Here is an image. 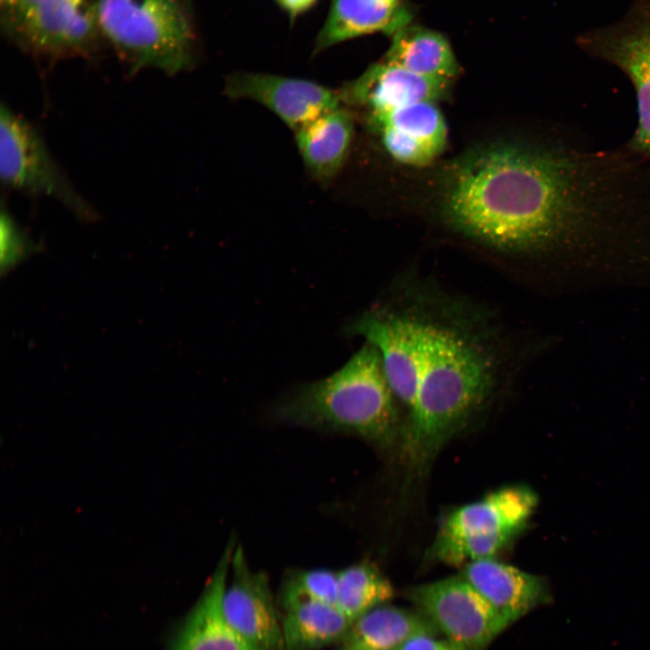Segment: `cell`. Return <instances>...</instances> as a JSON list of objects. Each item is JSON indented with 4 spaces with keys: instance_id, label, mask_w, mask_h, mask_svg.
Returning <instances> with one entry per match:
<instances>
[{
    "instance_id": "4",
    "label": "cell",
    "mask_w": 650,
    "mask_h": 650,
    "mask_svg": "<svg viewBox=\"0 0 650 650\" xmlns=\"http://www.w3.org/2000/svg\"><path fill=\"white\" fill-rule=\"evenodd\" d=\"M101 37L130 72L156 69L175 75L195 63L191 0H97Z\"/></svg>"
},
{
    "instance_id": "8",
    "label": "cell",
    "mask_w": 650,
    "mask_h": 650,
    "mask_svg": "<svg viewBox=\"0 0 650 650\" xmlns=\"http://www.w3.org/2000/svg\"><path fill=\"white\" fill-rule=\"evenodd\" d=\"M587 53L618 67L630 79L637 104V125L627 145L650 163V0H636L619 23L578 39Z\"/></svg>"
},
{
    "instance_id": "6",
    "label": "cell",
    "mask_w": 650,
    "mask_h": 650,
    "mask_svg": "<svg viewBox=\"0 0 650 650\" xmlns=\"http://www.w3.org/2000/svg\"><path fill=\"white\" fill-rule=\"evenodd\" d=\"M97 0H0L1 24L22 49L49 58L87 56L101 40Z\"/></svg>"
},
{
    "instance_id": "21",
    "label": "cell",
    "mask_w": 650,
    "mask_h": 650,
    "mask_svg": "<svg viewBox=\"0 0 650 650\" xmlns=\"http://www.w3.org/2000/svg\"><path fill=\"white\" fill-rule=\"evenodd\" d=\"M393 596L391 582L373 563L359 562L338 571L337 608L351 621Z\"/></svg>"
},
{
    "instance_id": "12",
    "label": "cell",
    "mask_w": 650,
    "mask_h": 650,
    "mask_svg": "<svg viewBox=\"0 0 650 650\" xmlns=\"http://www.w3.org/2000/svg\"><path fill=\"white\" fill-rule=\"evenodd\" d=\"M367 123L388 154L406 165L430 164L447 144L446 122L435 102L413 103L368 116Z\"/></svg>"
},
{
    "instance_id": "11",
    "label": "cell",
    "mask_w": 650,
    "mask_h": 650,
    "mask_svg": "<svg viewBox=\"0 0 650 650\" xmlns=\"http://www.w3.org/2000/svg\"><path fill=\"white\" fill-rule=\"evenodd\" d=\"M232 581L225 590L222 608L228 624L261 650H284L280 610L268 578L253 571L239 546L231 560Z\"/></svg>"
},
{
    "instance_id": "14",
    "label": "cell",
    "mask_w": 650,
    "mask_h": 650,
    "mask_svg": "<svg viewBox=\"0 0 650 650\" xmlns=\"http://www.w3.org/2000/svg\"><path fill=\"white\" fill-rule=\"evenodd\" d=\"M451 82L430 79L382 60L338 91L342 104L364 108L367 116L418 102L447 98Z\"/></svg>"
},
{
    "instance_id": "20",
    "label": "cell",
    "mask_w": 650,
    "mask_h": 650,
    "mask_svg": "<svg viewBox=\"0 0 650 650\" xmlns=\"http://www.w3.org/2000/svg\"><path fill=\"white\" fill-rule=\"evenodd\" d=\"M437 631L419 611L379 605L353 620L340 643L349 650H397L415 636Z\"/></svg>"
},
{
    "instance_id": "25",
    "label": "cell",
    "mask_w": 650,
    "mask_h": 650,
    "mask_svg": "<svg viewBox=\"0 0 650 650\" xmlns=\"http://www.w3.org/2000/svg\"><path fill=\"white\" fill-rule=\"evenodd\" d=\"M292 20L311 9L318 0H275Z\"/></svg>"
},
{
    "instance_id": "18",
    "label": "cell",
    "mask_w": 650,
    "mask_h": 650,
    "mask_svg": "<svg viewBox=\"0 0 650 650\" xmlns=\"http://www.w3.org/2000/svg\"><path fill=\"white\" fill-rule=\"evenodd\" d=\"M353 132L352 115L342 104L294 132L297 148L311 177L327 183L337 176L349 153Z\"/></svg>"
},
{
    "instance_id": "19",
    "label": "cell",
    "mask_w": 650,
    "mask_h": 650,
    "mask_svg": "<svg viewBox=\"0 0 650 650\" xmlns=\"http://www.w3.org/2000/svg\"><path fill=\"white\" fill-rule=\"evenodd\" d=\"M384 60L422 77L453 82L460 67L441 33L417 25H406L392 35Z\"/></svg>"
},
{
    "instance_id": "3",
    "label": "cell",
    "mask_w": 650,
    "mask_h": 650,
    "mask_svg": "<svg viewBox=\"0 0 650 650\" xmlns=\"http://www.w3.org/2000/svg\"><path fill=\"white\" fill-rule=\"evenodd\" d=\"M397 404L378 349L366 341L337 372L298 386L275 413L288 422L351 432L387 450L402 439Z\"/></svg>"
},
{
    "instance_id": "16",
    "label": "cell",
    "mask_w": 650,
    "mask_h": 650,
    "mask_svg": "<svg viewBox=\"0 0 650 650\" xmlns=\"http://www.w3.org/2000/svg\"><path fill=\"white\" fill-rule=\"evenodd\" d=\"M278 607L284 650H320L341 642L352 621L337 607L283 583Z\"/></svg>"
},
{
    "instance_id": "13",
    "label": "cell",
    "mask_w": 650,
    "mask_h": 650,
    "mask_svg": "<svg viewBox=\"0 0 650 650\" xmlns=\"http://www.w3.org/2000/svg\"><path fill=\"white\" fill-rule=\"evenodd\" d=\"M234 544L231 539L201 596L172 631L166 650H261L240 636L223 613Z\"/></svg>"
},
{
    "instance_id": "5",
    "label": "cell",
    "mask_w": 650,
    "mask_h": 650,
    "mask_svg": "<svg viewBox=\"0 0 650 650\" xmlns=\"http://www.w3.org/2000/svg\"><path fill=\"white\" fill-rule=\"evenodd\" d=\"M537 506L526 486H508L454 509L442 522L430 550L450 565L494 558L526 527Z\"/></svg>"
},
{
    "instance_id": "24",
    "label": "cell",
    "mask_w": 650,
    "mask_h": 650,
    "mask_svg": "<svg viewBox=\"0 0 650 650\" xmlns=\"http://www.w3.org/2000/svg\"><path fill=\"white\" fill-rule=\"evenodd\" d=\"M435 636L431 634L415 636L397 650H465L448 639H438Z\"/></svg>"
},
{
    "instance_id": "10",
    "label": "cell",
    "mask_w": 650,
    "mask_h": 650,
    "mask_svg": "<svg viewBox=\"0 0 650 650\" xmlns=\"http://www.w3.org/2000/svg\"><path fill=\"white\" fill-rule=\"evenodd\" d=\"M224 94L263 105L293 132L342 104L338 91L319 83L266 73H232L225 80Z\"/></svg>"
},
{
    "instance_id": "2",
    "label": "cell",
    "mask_w": 650,
    "mask_h": 650,
    "mask_svg": "<svg viewBox=\"0 0 650 650\" xmlns=\"http://www.w3.org/2000/svg\"><path fill=\"white\" fill-rule=\"evenodd\" d=\"M354 320L347 332L379 351L386 377L407 412L402 450L422 477L442 446L498 390L505 352L500 332L474 305L409 281Z\"/></svg>"
},
{
    "instance_id": "7",
    "label": "cell",
    "mask_w": 650,
    "mask_h": 650,
    "mask_svg": "<svg viewBox=\"0 0 650 650\" xmlns=\"http://www.w3.org/2000/svg\"><path fill=\"white\" fill-rule=\"evenodd\" d=\"M0 174L8 188L29 195L47 196L81 220H94L95 209L76 190L58 166L38 131L2 104Z\"/></svg>"
},
{
    "instance_id": "22",
    "label": "cell",
    "mask_w": 650,
    "mask_h": 650,
    "mask_svg": "<svg viewBox=\"0 0 650 650\" xmlns=\"http://www.w3.org/2000/svg\"><path fill=\"white\" fill-rule=\"evenodd\" d=\"M283 583L323 603L337 607L338 572L316 569L288 573Z\"/></svg>"
},
{
    "instance_id": "17",
    "label": "cell",
    "mask_w": 650,
    "mask_h": 650,
    "mask_svg": "<svg viewBox=\"0 0 650 650\" xmlns=\"http://www.w3.org/2000/svg\"><path fill=\"white\" fill-rule=\"evenodd\" d=\"M412 14L402 0H332L314 54L337 43L381 32L393 35L410 24Z\"/></svg>"
},
{
    "instance_id": "23",
    "label": "cell",
    "mask_w": 650,
    "mask_h": 650,
    "mask_svg": "<svg viewBox=\"0 0 650 650\" xmlns=\"http://www.w3.org/2000/svg\"><path fill=\"white\" fill-rule=\"evenodd\" d=\"M34 244L5 209L1 212V267L9 271L34 250Z\"/></svg>"
},
{
    "instance_id": "1",
    "label": "cell",
    "mask_w": 650,
    "mask_h": 650,
    "mask_svg": "<svg viewBox=\"0 0 650 650\" xmlns=\"http://www.w3.org/2000/svg\"><path fill=\"white\" fill-rule=\"evenodd\" d=\"M441 216L461 235L515 255L615 266L650 237V163L568 127L476 147L445 171Z\"/></svg>"
},
{
    "instance_id": "26",
    "label": "cell",
    "mask_w": 650,
    "mask_h": 650,
    "mask_svg": "<svg viewBox=\"0 0 650 650\" xmlns=\"http://www.w3.org/2000/svg\"><path fill=\"white\" fill-rule=\"evenodd\" d=\"M340 650H349V649H348V648H345V647H343V648H342V649H340Z\"/></svg>"
},
{
    "instance_id": "15",
    "label": "cell",
    "mask_w": 650,
    "mask_h": 650,
    "mask_svg": "<svg viewBox=\"0 0 650 650\" xmlns=\"http://www.w3.org/2000/svg\"><path fill=\"white\" fill-rule=\"evenodd\" d=\"M460 575L509 624L552 599L549 586L543 578L495 558L468 562Z\"/></svg>"
},
{
    "instance_id": "9",
    "label": "cell",
    "mask_w": 650,
    "mask_h": 650,
    "mask_svg": "<svg viewBox=\"0 0 650 650\" xmlns=\"http://www.w3.org/2000/svg\"><path fill=\"white\" fill-rule=\"evenodd\" d=\"M410 600L448 640L484 650L510 624L461 575L412 588Z\"/></svg>"
}]
</instances>
